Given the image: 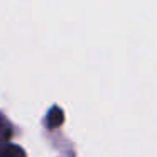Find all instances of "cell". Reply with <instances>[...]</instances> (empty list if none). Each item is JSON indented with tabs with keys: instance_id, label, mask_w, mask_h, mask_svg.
Wrapping results in <instances>:
<instances>
[{
	"instance_id": "1",
	"label": "cell",
	"mask_w": 157,
	"mask_h": 157,
	"mask_svg": "<svg viewBox=\"0 0 157 157\" xmlns=\"http://www.w3.org/2000/svg\"><path fill=\"white\" fill-rule=\"evenodd\" d=\"M46 123H48L49 128H56L58 125H61L63 123V110L58 108V106L51 108V112L48 113V118H46Z\"/></svg>"
},
{
	"instance_id": "2",
	"label": "cell",
	"mask_w": 157,
	"mask_h": 157,
	"mask_svg": "<svg viewBox=\"0 0 157 157\" xmlns=\"http://www.w3.org/2000/svg\"><path fill=\"white\" fill-rule=\"evenodd\" d=\"M0 157H25V154L17 145H7L4 149V152L0 154Z\"/></svg>"
}]
</instances>
